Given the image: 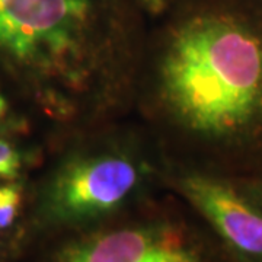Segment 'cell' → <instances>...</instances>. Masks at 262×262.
<instances>
[{"label": "cell", "mask_w": 262, "mask_h": 262, "mask_svg": "<svg viewBox=\"0 0 262 262\" xmlns=\"http://www.w3.org/2000/svg\"><path fill=\"white\" fill-rule=\"evenodd\" d=\"M156 76L162 106L208 168H262L259 0H198L170 31Z\"/></svg>", "instance_id": "1"}, {"label": "cell", "mask_w": 262, "mask_h": 262, "mask_svg": "<svg viewBox=\"0 0 262 262\" xmlns=\"http://www.w3.org/2000/svg\"><path fill=\"white\" fill-rule=\"evenodd\" d=\"M110 0H0V60L63 114L94 95L117 66Z\"/></svg>", "instance_id": "2"}, {"label": "cell", "mask_w": 262, "mask_h": 262, "mask_svg": "<svg viewBox=\"0 0 262 262\" xmlns=\"http://www.w3.org/2000/svg\"><path fill=\"white\" fill-rule=\"evenodd\" d=\"M146 178L134 153L117 147L80 151L58 165L39 200L48 225L79 227L121 208Z\"/></svg>", "instance_id": "3"}, {"label": "cell", "mask_w": 262, "mask_h": 262, "mask_svg": "<svg viewBox=\"0 0 262 262\" xmlns=\"http://www.w3.org/2000/svg\"><path fill=\"white\" fill-rule=\"evenodd\" d=\"M177 189L232 261L262 262V200L244 179L217 169H192L177 179Z\"/></svg>", "instance_id": "4"}, {"label": "cell", "mask_w": 262, "mask_h": 262, "mask_svg": "<svg viewBox=\"0 0 262 262\" xmlns=\"http://www.w3.org/2000/svg\"><path fill=\"white\" fill-rule=\"evenodd\" d=\"M51 262H215L181 225L156 220L98 230L61 245Z\"/></svg>", "instance_id": "5"}, {"label": "cell", "mask_w": 262, "mask_h": 262, "mask_svg": "<svg viewBox=\"0 0 262 262\" xmlns=\"http://www.w3.org/2000/svg\"><path fill=\"white\" fill-rule=\"evenodd\" d=\"M24 168V153L16 143L0 133V179L18 178Z\"/></svg>", "instance_id": "6"}, {"label": "cell", "mask_w": 262, "mask_h": 262, "mask_svg": "<svg viewBox=\"0 0 262 262\" xmlns=\"http://www.w3.org/2000/svg\"><path fill=\"white\" fill-rule=\"evenodd\" d=\"M20 207V188L16 184L2 187L0 192V230L8 229L16 219Z\"/></svg>", "instance_id": "7"}, {"label": "cell", "mask_w": 262, "mask_h": 262, "mask_svg": "<svg viewBox=\"0 0 262 262\" xmlns=\"http://www.w3.org/2000/svg\"><path fill=\"white\" fill-rule=\"evenodd\" d=\"M241 178L244 179L246 185L262 200V168L258 169L256 172H253L251 175H248V177H241Z\"/></svg>", "instance_id": "8"}, {"label": "cell", "mask_w": 262, "mask_h": 262, "mask_svg": "<svg viewBox=\"0 0 262 262\" xmlns=\"http://www.w3.org/2000/svg\"><path fill=\"white\" fill-rule=\"evenodd\" d=\"M139 2L151 13H159L168 5V0H139Z\"/></svg>", "instance_id": "9"}, {"label": "cell", "mask_w": 262, "mask_h": 262, "mask_svg": "<svg viewBox=\"0 0 262 262\" xmlns=\"http://www.w3.org/2000/svg\"><path fill=\"white\" fill-rule=\"evenodd\" d=\"M6 111H8V103H6V99L3 98V95L0 94V120L5 118Z\"/></svg>", "instance_id": "10"}, {"label": "cell", "mask_w": 262, "mask_h": 262, "mask_svg": "<svg viewBox=\"0 0 262 262\" xmlns=\"http://www.w3.org/2000/svg\"><path fill=\"white\" fill-rule=\"evenodd\" d=\"M2 187H3V185H0V192H2Z\"/></svg>", "instance_id": "11"}, {"label": "cell", "mask_w": 262, "mask_h": 262, "mask_svg": "<svg viewBox=\"0 0 262 262\" xmlns=\"http://www.w3.org/2000/svg\"><path fill=\"white\" fill-rule=\"evenodd\" d=\"M259 2H261V3H262V0H259Z\"/></svg>", "instance_id": "12"}]
</instances>
